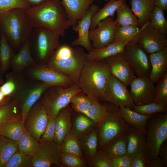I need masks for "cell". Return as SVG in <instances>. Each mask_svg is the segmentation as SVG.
I'll list each match as a JSON object with an SVG mask.
<instances>
[{
	"mask_svg": "<svg viewBox=\"0 0 167 167\" xmlns=\"http://www.w3.org/2000/svg\"><path fill=\"white\" fill-rule=\"evenodd\" d=\"M62 152L81 157L82 152L76 136L71 133L65 139L61 146Z\"/></svg>",
	"mask_w": 167,
	"mask_h": 167,
	"instance_id": "cell-42",
	"label": "cell"
},
{
	"mask_svg": "<svg viewBox=\"0 0 167 167\" xmlns=\"http://www.w3.org/2000/svg\"><path fill=\"white\" fill-rule=\"evenodd\" d=\"M112 167H131L132 160L127 154L109 159Z\"/></svg>",
	"mask_w": 167,
	"mask_h": 167,
	"instance_id": "cell-52",
	"label": "cell"
},
{
	"mask_svg": "<svg viewBox=\"0 0 167 167\" xmlns=\"http://www.w3.org/2000/svg\"><path fill=\"white\" fill-rule=\"evenodd\" d=\"M123 53L136 76L149 78L151 67L149 55L138 43L126 45Z\"/></svg>",
	"mask_w": 167,
	"mask_h": 167,
	"instance_id": "cell-11",
	"label": "cell"
},
{
	"mask_svg": "<svg viewBox=\"0 0 167 167\" xmlns=\"http://www.w3.org/2000/svg\"><path fill=\"white\" fill-rule=\"evenodd\" d=\"M158 156L167 164V145L165 141L161 146L159 151Z\"/></svg>",
	"mask_w": 167,
	"mask_h": 167,
	"instance_id": "cell-53",
	"label": "cell"
},
{
	"mask_svg": "<svg viewBox=\"0 0 167 167\" xmlns=\"http://www.w3.org/2000/svg\"><path fill=\"white\" fill-rule=\"evenodd\" d=\"M49 120L47 112L39 100L32 106L25 120L26 130L40 140L44 134Z\"/></svg>",
	"mask_w": 167,
	"mask_h": 167,
	"instance_id": "cell-15",
	"label": "cell"
},
{
	"mask_svg": "<svg viewBox=\"0 0 167 167\" xmlns=\"http://www.w3.org/2000/svg\"><path fill=\"white\" fill-rule=\"evenodd\" d=\"M23 73L29 79L43 82L50 87H68L75 83L70 78L50 68L46 64L30 66L25 69Z\"/></svg>",
	"mask_w": 167,
	"mask_h": 167,
	"instance_id": "cell-9",
	"label": "cell"
},
{
	"mask_svg": "<svg viewBox=\"0 0 167 167\" xmlns=\"http://www.w3.org/2000/svg\"><path fill=\"white\" fill-rule=\"evenodd\" d=\"M49 87V85L43 82L28 79L19 97L21 115L24 124L31 108Z\"/></svg>",
	"mask_w": 167,
	"mask_h": 167,
	"instance_id": "cell-12",
	"label": "cell"
},
{
	"mask_svg": "<svg viewBox=\"0 0 167 167\" xmlns=\"http://www.w3.org/2000/svg\"><path fill=\"white\" fill-rule=\"evenodd\" d=\"M147 130V137L145 150L149 160L159 158L161 144L167 138V113L155 114L149 119Z\"/></svg>",
	"mask_w": 167,
	"mask_h": 167,
	"instance_id": "cell-8",
	"label": "cell"
},
{
	"mask_svg": "<svg viewBox=\"0 0 167 167\" xmlns=\"http://www.w3.org/2000/svg\"><path fill=\"white\" fill-rule=\"evenodd\" d=\"M149 164L150 167H165L167 166V164H166L159 158L149 160Z\"/></svg>",
	"mask_w": 167,
	"mask_h": 167,
	"instance_id": "cell-54",
	"label": "cell"
},
{
	"mask_svg": "<svg viewBox=\"0 0 167 167\" xmlns=\"http://www.w3.org/2000/svg\"><path fill=\"white\" fill-rule=\"evenodd\" d=\"M15 53L4 35L0 32V64L3 74L10 69L11 60Z\"/></svg>",
	"mask_w": 167,
	"mask_h": 167,
	"instance_id": "cell-36",
	"label": "cell"
},
{
	"mask_svg": "<svg viewBox=\"0 0 167 167\" xmlns=\"http://www.w3.org/2000/svg\"><path fill=\"white\" fill-rule=\"evenodd\" d=\"M164 11L155 6L150 15L149 25L164 35L167 34V20L164 15Z\"/></svg>",
	"mask_w": 167,
	"mask_h": 167,
	"instance_id": "cell-38",
	"label": "cell"
},
{
	"mask_svg": "<svg viewBox=\"0 0 167 167\" xmlns=\"http://www.w3.org/2000/svg\"><path fill=\"white\" fill-rule=\"evenodd\" d=\"M131 9L137 18L139 27L149 22L150 15L155 6L154 0H131Z\"/></svg>",
	"mask_w": 167,
	"mask_h": 167,
	"instance_id": "cell-26",
	"label": "cell"
},
{
	"mask_svg": "<svg viewBox=\"0 0 167 167\" xmlns=\"http://www.w3.org/2000/svg\"><path fill=\"white\" fill-rule=\"evenodd\" d=\"M132 110L140 114L149 115L157 113H166L167 107L153 102L140 105H135Z\"/></svg>",
	"mask_w": 167,
	"mask_h": 167,
	"instance_id": "cell-43",
	"label": "cell"
},
{
	"mask_svg": "<svg viewBox=\"0 0 167 167\" xmlns=\"http://www.w3.org/2000/svg\"><path fill=\"white\" fill-rule=\"evenodd\" d=\"M31 6L25 0H0V13L17 8L26 10Z\"/></svg>",
	"mask_w": 167,
	"mask_h": 167,
	"instance_id": "cell-45",
	"label": "cell"
},
{
	"mask_svg": "<svg viewBox=\"0 0 167 167\" xmlns=\"http://www.w3.org/2000/svg\"><path fill=\"white\" fill-rule=\"evenodd\" d=\"M86 150L89 155L93 156L97 152L98 135L96 131H92L87 136L85 142Z\"/></svg>",
	"mask_w": 167,
	"mask_h": 167,
	"instance_id": "cell-48",
	"label": "cell"
},
{
	"mask_svg": "<svg viewBox=\"0 0 167 167\" xmlns=\"http://www.w3.org/2000/svg\"><path fill=\"white\" fill-rule=\"evenodd\" d=\"M39 145V139L26 131L18 141V151L32 157L38 151Z\"/></svg>",
	"mask_w": 167,
	"mask_h": 167,
	"instance_id": "cell-32",
	"label": "cell"
},
{
	"mask_svg": "<svg viewBox=\"0 0 167 167\" xmlns=\"http://www.w3.org/2000/svg\"><path fill=\"white\" fill-rule=\"evenodd\" d=\"M127 133L121 134L111 140L103 150L109 159L127 154Z\"/></svg>",
	"mask_w": 167,
	"mask_h": 167,
	"instance_id": "cell-29",
	"label": "cell"
},
{
	"mask_svg": "<svg viewBox=\"0 0 167 167\" xmlns=\"http://www.w3.org/2000/svg\"><path fill=\"white\" fill-rule=\"evenodd\" d=\"M81 92L78 83L68 87L50 86L44 92L39 100L46 110L49 118H55L74 96Z\"/></svg>",
	"mask_w": 167,
	"mask_h": 167,
	"instance_id": "cell-6",
	"label": "cell"
},
{
	"mask_svg": "<svg viewBox=\"0 0 167 167\" xmlns=\"http://www.w3.org/2000/svg\"><path fill=\"white\" fill-rule=\"evenodd\" d=\"M68 105L61 109L56 118L55 131L53 141L61 146L71 131V110Z\"/></svg>",
	"mask_w": 167,
	"mask_h": 167,
	"instance_id": "cell-23",
	"label": "cell"
},
{
	"mask_svg": "<svg viewBox=\"0 0 167 167\" xmlns=\"http://www.w3.org/2000/svg\"><path fill=\"white\" fill-rule=\"evenodd\" d=\"M87 54L79 47L64 44L54 52L46 65L78 83L87 60Z\"/></svg>",
	"mask_w": 167,
	"mask_h": 167,
	"instance_id": "cell-3",
	"label": "cell"
},
{
	"mask_svg": "<svg viewBox=\"0 0 167 167\" xmlns=\"http://www.w3.org/2000/svg\"><path fill=\"white\" fill-rule=\"evenodd\" d=\"M144 25L141 28L131 25L116 26L113 41L126 44L138 43Z\"/></svg>",
	"mask_w": 167,
	"mask_h": 167,
	"instance_id": "cell-27",
	"label": "cell"
},
{
	"mask_svg": "<svg viewBox=\"0 0 167 167\" xmlns=\"http://www.w3.org/2000/svg\"><path fill=\"white\" fill-rule=\"evenodd\" d=\"M56 118H49L45 131L40 140L53 141L55 131Z\"/></svg>",
	"mask_w": 167,
	"mask_h": 167,
	"instance_id": "cell-51",
	"label": "cell"
},
{
	"mask_svg": "<svg viewBox=\"0 0 167 167\" xmlns=\"http://www.w3.org/2000/svg\"><path fill=\"white\" fill-rule=\"evenodd\" d=\"M127 45L125 43L113 41L108 45L102 48L95 49L87 54L88 60L98 61L123 53L124 48Z\"/></svg>",
	"mask_w": 167,
	"mask_h": 167,
	"instance_id": "cell-28",
	"label": "cell"
},
{
	"mask_svg": "<svg viewBox=\"0 0 167 167\" xmlns=\"http://www.w3.org/2000/svg\"><path fill=\"white\" fill-rule=\"evenodd\" d=\"M61 1L69 19L74 26L85 15L94 0Z\"/></svg>",
	"mask_w": 167,
	"mask_h": 167,
	"instance_id": "cell-22",
	"label": "cell"
},
{
	"mask_svg": "<svg viewBox=\"0 0 167 167\" xmlns=\"http://www.w3.org/2000/svg\"><path fill=\"white\" fill-rule=\"evenodd\" d=\"M116 26L115 20L109 17L100 22L94 29H90L89 37L92 48H102L111 43L113 39Z\"/></svg>",
	"mask_w": 167,
	"mask_h": 167,
	"instance_id": "cell-16",
	"label": "cell"
},
{
	"mask_svg": "<svg viewBox=\"0 0 167 167\" xmlns=\"http://www.w3.org/2000/svg\"><path fill=\"white\" fill-rule=\"evenodd\" d=\"M138 43L148 54L153 53L167 47L166 35L159 32L149 25V22L144 25Z\"/></svg>",
	"mask_w": 167,
	"mask_h": 167,
	"instance_id": "cell-17",
	"label": "cell"
},
{
	"mask_svg": "<svg viewBox=\"0 0 167 167\" xmlns=\"http://www.w3.org/2000/svg\"><path fill=\"white\" fill-rule=\"evenodd\" d=\"M155 6L165 11L167 10V0H154Z\"/></svg>",
	"mask_w": 167,
	"mask_h": 167,
	"instance_id": "cell-55",
	"label": "cell"
},
{
	"mask_svg": "<svg viewBox=\"0 0 167 167\" xmlns=\"http://www.w3.org/2000/svg\"><path fill=\"white\" fill-rule=\"evenodd\" d=\"M31 6L39 4L47 0H25Z\"/></svg>",
	"mask_w": 167,
	"mask_h": 167,
	"instance_id": "cell-56",
	"label": "cell"
},
{
	"mask_svg": "<svg viewBox=\"0 0 167 167\" xmlns=\"http://www.w3.org/2000/svg\"><path fill=\"white\" fill-rule=\"evenodd\" d=\"M39 149L32 157L31 167H63L61 162V146L53 141L39 140Z\"/></svg>",
	"mask_w": 167,
	"mask_h": 167,
	"instance_id": "cell-10",
	"label": "cell"
},
{
	"mask_svg": "<svg viewBox=\"0 0 167 167\" xmlns=\"http://www.w3.org/2000/svg\"><path fill=\"white\" fill-rule=\"evenodd\" d=\"M92 165L96 167H112L109 159L103 151L96 152L93 156Z\"/></svg>",
	"mask_w": 167,
	"mask_h": 167,
	"instance_id": "cell-49",
	"label": "cell"
},
{
	"mask_svg": "<svg viewBox=\"0 0 167 167\" xmlns=\"http://www.w3.org/2000/svg\"><path fill=\"white\" fill-rule=\"evenodd\" d=\"M4 83L0 85V106L18 98L28 79L23 73L12 71L6 74Z\"/></svg>",
	"mask_w": 167,
	"mask_h": 167,
	"instance_id": "cell-13",
	"label": "cell"
},
{
	"mask_svg": "<svg viewBox=\"0 0 167 167\" xmlns=\"http://www.w3.org/2000/svg\"><path fill=\"white\" fill-rule=\"evenodd\" d=\"M3 74L2 72L0 64V85L3 84L5 81V80H4L3 77Z\"/></svg>",
	"mask_w": 167,
	"mask_h": 167,
	"instance_id": "cell-57",
	"label": "cell"
},
{
	"mask_svg": "<svg viewBox=\"0 0 167 167\" xmlns=\"http://www.w3.org/2000/svg\"><path fill=\"white\" fill-rule=\"evenodd\" d=\"M18 141L0 135V167H3L10 158L18 151Z\"/></svg>",
	"mask_w": 167,
	"mask_h": 167,
	"instance_id": "cell-35",
	"label": "cell"
},
{
	"mask_svg": "<svg viewBox=\"0 0 167 167\" xmlns=\"http://www.w3.org/2000/svg\"><path fill=\"white\" fill-rule=\"evenodd\" d=\"M26 131L21 116L7 121L0 127V135L17 141Z\"/></svg>",
	"mask_w": 167,
	"mask_h": 167,
	"instance_id": "cell-30",
	"label": "cell"
},
{
	"mask_svg": "<svg viewBox=\"0 0 167 167\" xmlns=\"http://www.w3.org/2000/svg\"><path fill=\"white\" fill-rule=\"evenodd\" d=\"M92 97L81 92L74 96L70 103L76 111L84 114L91 105Z\"/></svg>",
	"mask_w": 167,
	"mask_h": 167,
	"instance_id": "cell-41",
	"label": "cell"
},
{
	"mask_svg": "<svg viewBox=\"0 0 167 167\" xmlns=\"http://www.w3.org/2000/svg\"><path fill=\"white\" fill-rule=\"evenodd\" d=\"M26 12L33 28H47L63 36L66 30L73 26L61 0H47Z\"/></svg>",
	"mask_w": 167,
	"mask_h": 167,
	"instance_id": "cell-1",
	"label": "cell"
},
{
	"mask_svg": "<svg viewBox=\"0 0 167 167\" xmlns=\"http://www.w3.org/2000/svg\"><path fill=\"white\" fill-rule=\"evenodd\" d=\"M37 64L31 53L28 39L24 43L20 49L12 56L10 63L12 72L21 73L28 67Z\"/></svg>",
	"mask_w": 167,
	"mask_h": 167,
	"instance_id": "cell-21",
	"label": "cell"
},
{
	"mask_svg": "<svg viewBox=\"0 0 167 167\" xmlns=\"http://www.w3.org/2000/svg\"><path fill=\"white\" fill-rule=\"evenodd\" d=\"M105 60L109 66L111 74L127 86L130 85L136 76L123 53L115 54Z\"/></svg>",
	"mask_w": 167,
	"mask_h": 167,
	"instance_id": "cell-19",
	"label": "cell"
},
{
	"mask_svg": "<svg viewBox=\"0 0 167 167\" xmlns=\"http://www.w3.org/2000/svg\"><path fill=\"white\" fill-rule=\"evenodd\" d=\"M145 135L140 130L133 126L127 133V154L131 160L136 155L145 149Z\"/></svg>",
	"mask_w": 167,
	"mask_h": 167,
	"instance_id": "cell-25",
	"label": "cell"
},
{
	"mask_svg": "<svg viewBox=\"0 0 167 167\" xmlns=\"http://www.w3.org/2000/svg\"><path fill=\"white\" fill-rule=\"evenodd\" d=\"M100 9L99 5L93 4L84 17L77 24L72 26L73 29L78 34L77 38L71 43L73 46H80L87 50L88 52L93 49L91 41L89 37L91 18Z\"/></svg>",
	"mask_w": 167,
	"mask_h": 167,
	"instance_id": "cell-18",
	"label": "cell"
},
{
	"mask_svg": "<svg viewBox=\"0 0 167 167\" xmlns=\"http://www.w3.org/2000/svg\"><path fill=\"white\" fill-rule=\"evenodd\" d=\"M58 33L43 27L33 28L28 40L32 56L37 64H46L61 45Z\"/></svg>",
	"mask_w": 167,
	"mask_h": 167,
	"instance_id": "cell-5",
	"label": "cell"
},
{
	"mask_svg": "<svg viewBox=\"0 0 167 167\" xmlns=\"http://www.w3.org/2000/svg\"><path fill=\"white\" fill-rule=\"evenodd\" d=\"M33 28L25 9L15 8L0 13V32L15 52L28 39Z\"/></svg>",
	"mask_w": 167,
	"mask_h": 167,
	"instance_id": "cell-4",
	"label": "cell"
},
{
	"mask_svg": "<svg viewBox=\"0 0 167 167\" xmlns=\"http://www.w3.org/2000/svg\"><path fill=\"white\" fill-rule=\"evenodd\" d=\"M106 106L107 113L98 124L100 144L103 148L115 137L128 133L132 126L122 116L118 107L113 104Z\"/></svg>",
	"mask_w": 167,
	"mask_h": 167,
	"instance_id": "cell-7",
	"label": "cell"
},
{
	"mask_svg": "<svg viewBox=\"0 0 167 167\" xmlns=\"http://www.w3.org/2000/svg\"><path fill=\"white\" fill-rule=\"evenodd\" d=\"M117 17L115 20L116 26L131 25L139 27L138 20L127 5L126 0L117 9Z\"/></svg>",
	"mask_w": 167,
	"mask_h": 167,
	"instance_id": "cell-34",
	"label": "cell"
},
{
	"mask_svg": "<svg viewBox=\"0 0 167 167\" xmlns=\"http://www.w3.org/2000/svg\"><path fill=\"white\" fill-rule=\"evenodd\" d=\"M32 158L18 151L10 158L3 167H31Z\"/></svg>",
	"mask_w": 167,
	"mask_h": 167,
	"instance_id": "cell-44",
	"label": "cell"
},
{
	"mask_svg": "<svg viewBox=\"0 0 167 167\" xmlns=\"http://www.w3.org/2000/svg\"><path fill=\"white\" fill-rule=\"evenodd\" d=\"M151 69L149 79L157 83L167 72V47L149 55Z\"/></svg>",
	"mask_w": 167,
	"mask_h": 167,
	"instance_id": "cell-24",
	"label": "cell"
},
{
	"mask_svg": "<svg viewBox=\"0 0 167 167\" xmlns=\"http://www.w3.org/2000/svg\"><path fill=\"white\" fill-rule=\"evenodd\" d=\"M94 123L88 117L79 115L77 117L75 121V132L78 134L84 133L88 130L93 125Z\"/></svg>",
	"mask_w": 167,
	"mask_h": 167,
	"instance_id": "cell-47",
	"label": "cell"
},
{
	"mask_svg": "<svg viewBox=\"0 0 167 167\" xmlns=\"http://www.w3.org/2000/svg\"><path fill=\"white\" fill-rule=\"evenodd\" d=\"M148 77L136 76L131 82L130 93L135 105L153 102L156 86Z\"/></svg>",
	"mask_w": 167,
	"mask_h": 167,
	"instance_id": "cell-14",
	"label": "cell"
},
{
	"mask_svg": "<svg viewBox=\"0 0 167 167\" xmlns=\"http://www.w3.org/2000/svg\"><path fill=\"white\" fill-rule=\"evenodd\" d=\"M110 103L119 107L121 105L133 109L135 105L127 86L111 74L109 81Z\"/></svg>",
	"mask_w": 167,
	"mask_h": 167,
	"instance_id": "cell-20",
	"label": "cell"
},
{
	"mask_svg": "<svg viewBox=\"0 0 167 167\" xmlns=\"http://www.w3.org/2000/svg\"><path fill=\"white\" fill-rule=\"evenodd\" d=\"M111 75L105 60H87L78 83L84 94L110 102L109 81Z\"/></svg>",
	"mask_w": 167,
	"mask_h": 167,
	"instance_id": "cell-2",
	"label": "cell"
},
{
	"mask_svg": "<svg viewBox=\"0 0 167 167\" xmlns=\"http://www.w3.org/2000/svg\"><path fill=\"white\" fill-rule=\"evenodd\" d=\"M21 116L19 98L0 106V127L7 121Z\"/></svg>",
	"mask_w": 167,
	"mask_h": 167,
	"instance_id": "cell-37",
	"label": "cell"
},
{
	"mask_svg": "<svg viewBox=\"0 0 167 167\" xmlns=\"http://www.w3.org/2000/svg\"><path fill=\"white\" fill-rule=\"evenodd\" d=\"M157 83L153 102L167 107V72Z\"/></svg>",
	"mask_w": 167,
	"mask_h": 167,
	"instance_id": "cell-40",
	"label": "cell"
},
{
	"mask_svg": "<svg viewBox=\"0 0 167 167\" xmlns=\"http://www.w3.org/2000/svg\"><path fill=\"white\" fill-rule=\"evenodd\" d=\"M131 167H150L149 160L145 149L132 159Z\"/></svg>",
	"mask_w": 167,
	"mask_h": 167,
	"instance_id": "cell-50",
	"label": "cell"
},
{
	"mask_svg": "<svg viewBox=\"0 0 167 167\" xmlns=\"http://www.w3.org/2000/svg\"><path fill=\"white\" fill-rule=\"evenodd\" d=\"M125 0H109L101 9L92 16L90 27L92 30L96 27L98 24L107 17H112L117 9Z\"/></svg>",
	"mask_w": 167,
	"mask_h": 167,
	"instance_id": "cell-33",
	"label": "cell"
},
{
	"mask_svg": "<svg viewBox=\"0 0 167 167\" xmlns=\"http://www.w3.org/2000/svg\"><path fill=\"white\" fill-rule=\"evenodd\" d=\"M61 162L63 166L65 165L69 167H81L84 165L81 157L64 152L62 154Z\"/></svg>",
	"mask_w": 167,
	"mask_h": 167,
	"instance_id": "cell-46",
	"label": "cell"
},
{
	"mask_svg": "<svg viewBox=\"0 0 167 167\" xmlns=\"http://www.w3.org/2000/svg\"><path fill=\"white\" fill-rule=\"evenodd\" d=\"M118 107L122 116L128 123L140 130L145 135H146L147 122L154 114L143 115L127 107L121 105Z\"/></svg>",
	"mask_w": 167,
	"mask_h": 167,
	"instance_id": "cell-31",
	"label": "cell"
},
{
	"mask_svg": "<svg viewBox=\"0 0 167 167\" xmlns=\"http://www.w3.org/2000/svg\"><path fill=\"white\" fill-rule=\"evenodd\" d=\"M107 112V106L101 104L98 100L93 97L91 105L84 114L98 124L103 120Z\"/></svg>",
	"mask_w": 167,
	"mask_h": 167,
	"instance_id": "cell-39",
	"label": "cell"
}]
</instances>
